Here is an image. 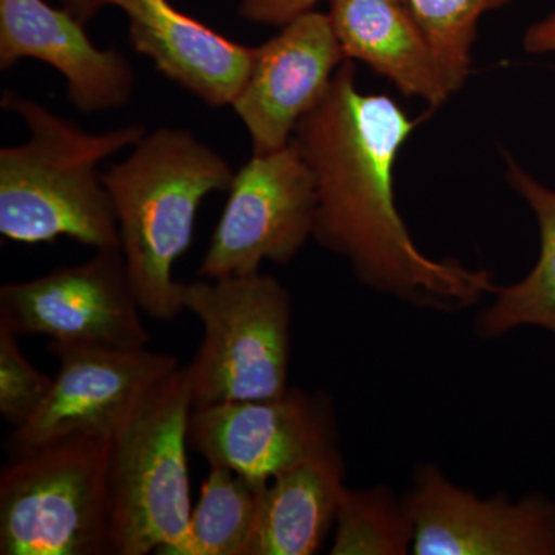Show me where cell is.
<instances>
[{"mask_svg": "<svg viewBox=\"0 0 555 555\" xmlns=\"http://www.w3.org/2000/svg\"><path fill=\"white\" fill-rule=\"evenodd\" d=\"M345 477V459L335 447L273 478L259 492L248 555L320 553L337 520Z\"/></svg>", "mask_w": 555, "mask_h": 555, "instance_id": "cell-16", "label": "cell"}, {"mask_svg": "<svg viewBox=\"0 0 555 555\" xmlns=\"http://www.w3.org/2000/svg\"><path fill=\"white\" fill-rule=\"evenodd\" d=\"M228 192L199 278L251 275L264 261L286 266L313 238L315 182L294 145L251 155Z\"/></svg>", "mask_w": 555, "mask_h": 555, "instance_id": "cell-7", "label": "cell"}, {"mask_svg": "<svg viewBox=\"0 0 555 555\" xmlns=\"http://www.w3.org/2000/svg\"><path fill=\"white\" fill-rule=\"evenodd\" d=\"M255 49L250 75L233 109L254 155L287 147L299 120L317 107L343 62L327 14L312 10Z\"/></svg>", "mask_w": 555, "mask_h": 555, "instance_id": "cell-12", "label": "cell"}, {"mask_svg": "<svg viewBox=\"0 0 555 555\" xmlns=\"http://www.w3.org/2000/svg\"><path fill=\"white\" fill-rule=\"evenodd\" d=\"M506 159V181L531 207L539 224V258L524 280L495 287L494 301L477 317L476 334L494 339L528 326L545 328L555 337V190L532 177L516 159Z\"/></svg>", "mask_w": 555, "mask_h": 555, "instance_id": "cell-17", "label": "cell"}, {"mask_svg": "<svg viewBox=\"0 0 555 555\" xmlns=\"http://www.w3.org/2000/svg\"><path fill=\"white\" fill-rule=\"evenodd\" d=\"M126 14L129 42L160 75L208 107H232L246 86L255 49L219 35L169 0H107Z\"/></svg>", "mask_w": 555, "mask_h": 555, "instance_id": "cell-14", "label": "cell"}, {"mask_svg": "<svg viewBox=\"0 0 555 555\" xmlns=\"http://www.w3.org/2000/svg\"><path fill=\"white\" fill-rule=\"evenodd\" d=\"M61 367L49 396L9 437L11 455L73 437L115 438L142 401L179 366L169 353L49 341Z\"/></svg>", "mask_w": 555, "mask_h": 555, "instance_id": "cell-8", "label": "cell"}, {"mask_svg": "<svg viewBox=\"0 0 555 555\" xmlns=\"http://www.w3.org/2000/svg\"><path fill=\"white\" fill-rule=\"evenodd\" d=\"M17 338L10 328L0 326V414L13 429L35 415L54 379L33 366Z\"/></svg>", "mask_w": 555, "mask_h": 555, "instance_id": "cell-21", "label": "cell"}, {"mask_svg": "<svg viewBox=\"0 0 555 555\" xmlns=\"http://www.w3.org/2000/svg\"><path fill=\"white\" fill-rule=\"evenodd\" d=\"M524 47L531 54L555 53V10L525 31Z\"/></svg>", "mask_w": 555, "mask_h": 555, "instance_id": "cell-23", "label": "cell"}, {"mask_svg": "<svg viewBox=\"0 0 555 555\" xmlns=\"http://www.w3.org/2000/svg\"><path fill=\"white\" fill-rule=\"evenodd\" d=\"M416 124L386 94L358 89L345 61L291 144L317 189L313 238L345 258L361 284L420 308L456 312L494 294L488 270L434 259L416 247L393 196L398 153Z\"/></svg>", "mask_w": 555, "mask_h": 555, "instance_id": "cell-1", "label": "cell"}, {"mask_svg": "<svg viewBox=\"0 0 555 555\" xmlns=\"http://www.w3.org/2000/svg\"><path fill=\"white\" fill-rule=\"evenodd\" d=\"M184 309L203 341L189 364L193 406L268 400L287 392L292 299L276 278L251 275L184 283Z\"/></svg>", "mask_w": 555, "mask_h": 555, "instance_id": "cell-6", "label": "cell"}, {"mask_svg": "<svg viewBox=\"0 0 555 555\" xmlns=\"http://www.w3.org/2000/svg\"><path fill=\"white\" fill-rule=\"evenodd\" d=\"M328 3V21L347 61L363 62L430 108H440L451 98L429 43L401 0Z\"/></svg>", "mask_w": 555, "mask_h": 555, "instance_id": "cell-15", "label": "cell"}, {"mask_svg": "<svg viewBox=\"0 0 555 555\" xmlns=\"http://www.w3.org/2000/svg\"><path fill=\"white\" fill-rule=\"evenodd\" d=\"M418 25L452 94L463 89L473 67V46L483 14L509 0H401Z\"/></svg>", "mask_w": 555, "mask_h": 555, "instance_id": "cell-20", "label": "cell"}, {"mask_svg": "<svg viewBox=\"0 0 555 555\" xmlns=\"http://www.w3.org/2000/svg\"><path fill=\"white\" fill-rule=\"evenodd\" d=\"M259 492L228 467L210 466L188 535L173 555H248Z\"/></svg>", "mask_w": 555, "mask_h": 555, "instance_id": "cell-18", "label": "cell"}, {"mask_svg": "<svg viewBox=\"0 0 555 555\" xmlns=\"http://www.w3.org/2000/svg\"><path fill=\"white\" fill-rule=\"evenodd\" d=\"M112 444L73 437L11 456L0 473V554H115Z\"/></svg>", "mask_w": 555, "mask_h": 555, "instance_id": "cell-5", "label": "cell"}, {"mask_svg": "<svg viewBox=\"0 0 555 555\" xmlns=\"http://www.w3.org/2000/svg\"><path fill=\"white\" fill-rule=\"evenodd\" d=\"M62 9L69 11L82 24H89L104 7L107 0H60Z\"/></svg>", "mask_w": 555, "mask_h": 555, "instance_id": "cell-24", "label": "cell"}, {"mask_svg": "<svg viewBox=\"0 0 555 555\" xmlns=\"http://www.w3.org/2000/svg\"><path fill=\"white\" fill-rule=\"evenodd\" d=\"M120 248H101L89 261L0 287V326L17 337L141 349L149 332Z\"/></svg>", "mask_w": 555, "mask_h": 555, "instance_id": "cell-9", "label": "cell"}, {"mask_svg": "<svg viewBox=\"0 0 555 555\" xmlns=\"http://www.w3.org/2000/svg\"><path fill=\"white\" fill-rule=\"evenodd\" d=\"M21 60L56 69L73 107L86 115L124 107L137 89V73L124 54L94 46L86 24L43 0H0V69Z\"/></svg>", "mask_w": 555, "mask_h": 555, "instance_id": "cell-13", "label": "cell"}, {"mask_svg": "<svg viewBox=\"0 0 555 555\" xmlns=\"http://www.w3.org/2000/svg\"><path fill=\"white\" fill-rule=\"evenodd\" d=\"M404 505L416 555H555V502L542 494L481 499L433 463L416 467Z\"/></svg>", "mask_w": 555, "mask_h": 555, "instance_id": "cell-11", "label": "cell"}, {"mask_svg": "<svg viewBox=\"0 0 555 555\" xmlns=\"http://www.w3.org/2000/svg\"><path fill=\"white\" fill-rule=\"evenodd\" d=\"M338 438L331 397L291 387L268 400L195 408L190 416V447L258 489L338 447Z\"/></svg>", "mask_w": 555, "mask_h": 555, "instance_id": "cell-10", "label": "cell"}, {"mask_svg": "<svg viewBox=\"0 0 555 555\" xmlns=\"http://www.w3.org/2000/svg\"><path fill=\"white\" fill-rule=\"evenodd\" d=\"M193 406L188 366L142 401L113 438L109 459L115 555H173L188 535V448Z\"/></svg>", "mask_w": 555, "mask_h": 555, "instance_id": "cell-4", "label": "cell"}, {"mask_svg": "<svg viewBox=\"0 0 555 555\" xmlns=\"http://www.w3.org/2000/svg\"><path fill=\"white\" fill-rule=\"evenodd\" d=\"M321 0H240L241 20L284 27L295 17L315 9Z\"/></svg>", "mask_w": 555, "mask_h": 555, "instance_id": "cell-22", "label": "cell"}, {"mask_svg": "<svg viewBox=\"0 0 555 555\" xmlns=\"http://www.w3.org/2000/svg\"><path fill=\"white\" fill-rule=\"evenodd\" d=\"M414 543V524L386 486L343 492L332 555H401Z\"/></svg>", "mask_w": 555, "mask_h": 555, "instance_id": "cell-19", "label": "cell"}, {"mask_svg": "<svg viewBox=\"0 0 555 555\" xmlns=\"http://www.w3.org/2000/svg\"><path fill=\"white\" fill-rule=\"evenodd\" d=\"M235 171L192 131L160 127L102 173L118 219L120 250L142 312L159 321L185 312L173 266L188 251L196 214L228 192Z\"/></svg>", "mask_w": 555, "mask_h": 555, "instance_id": "cell-3", "label": "cell"}, {"mask_svg": "<svg viewBox=\"0 0 555 555\" xmlns=\"http://www.w3.org/2000/svg\"><path fill=\"white\" fill-rule=\"evenodd\" d=\"M0 105L24 120L28 139L0 150V233L22 244L65 238L120 248L118 219L100 171L102 160L147 133L133 122L90 133L14 90Z\"/></svg>", "mask_w": 555, "mask_h": 555, "instance_id": "cell-2", "label": "cell"}]
</instances>
